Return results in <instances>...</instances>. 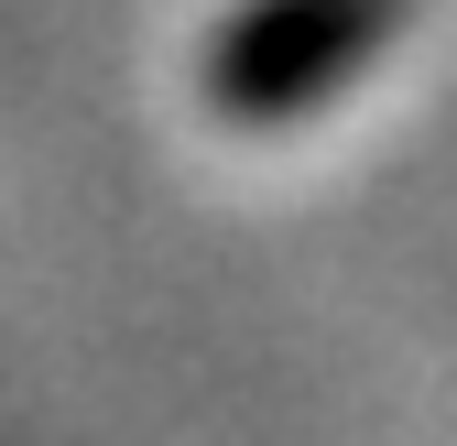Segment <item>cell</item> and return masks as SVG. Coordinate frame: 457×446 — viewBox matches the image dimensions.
Here are the masks:
<instances>
[{"label":"cell","mask_w":457,"mask_h":446,"mask_svg":"<svg viewBox=\"0 0 457 446\" xmlns=\"http://www.w3.org/2000/svg\"><path fill=\"white\" fill-rule=\"evenodd\" d=\"M392 22H403V0H251L207 54V109L218 120H295Z\"/></svg>","instance_id":"obj_1"}]
</instances>
